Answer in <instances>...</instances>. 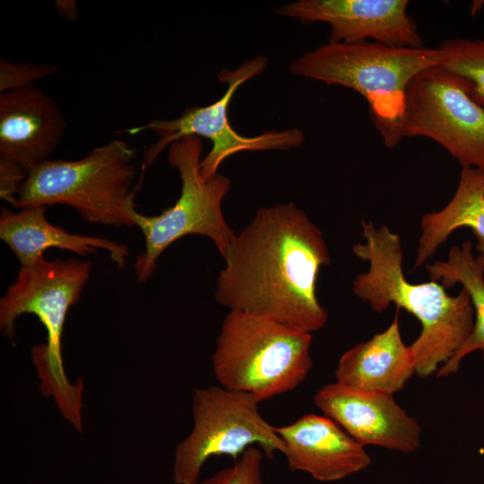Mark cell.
<instances>
[{
	"label": "cell",
	"instance_id": "9c48e42d",
	"mask_svg": "<svg viewBox=\"0 0 484 484\" xmlns=\"http://www.w3.org/2000/svg\"><path fill=\"white\" fill-rule=\"evenodd\" d=\"M402 137L429 138L462 168L484 170V108L471 98L467 83L440 65L409 82L401 118Z\"/></svg>",
	"mask_w": 484,
	"mask_h": 484
},
{
	"label": "cell",
	"instance_id": "7a4b0ae2",
	"mask_svg": "<svg viewBox=\"0 0 484 484\" xmlns=\"http://www.w3.org/2000/svg\"><path fill=\"white\" fill-rule=\"evenodd\" d=\"M364 242L357 243L355 255L368 262V270L358 274L353 293L382 313L392 303L413 315L421 332L410 345L415 374L427 377L437 372L462 346L474 325V309L468 292L447 294L436 281L410 282L403 272V250L399 235L387 226L362 220Z\"/></svg>",
	"mask_w": 484,
	"mask_h": 484
},
{
	"label": "cell",
	"instance_id": "6da1fadb",
	"mask_svg": "<svg viewBox=\"0 0 484 484\" xmlns=\"http://www.w3.org/2000/svg\"><path fill=\"white\" fill-rule=\"evenodd\" d=\"M222 257L214 297L229 311L309 333L325 325L328 314L318 301L316 282L330 254L319 227L295 203L258 209Z\"/></svg>",
	"mask_w": 484,
	"mask_h": 484
},
{
	"label": "cell",
	"instance_id": "e0dca14e",
	"mask_svg": "<svg viewBox=\"0 0 484 484\" xmlns=\"http://www.w3.org/2000/svg\"><path fill=\"white\" fill-rule=\"evenodd\" d=\"M461 228L474 234L478 255L484 259V170L462 168L456 190L448 203L420 220L415 266L424 265L448 237Z\"/></svg>",
	"mask_w": 484,
	"mask_h": 484
},
{
	"label": "cell",
	"instance_id": "7402d4cb",
	"mask_svg": "<svg viewBox=\"0 0 484 484\" xmlns=\"http://www.w3.org/2000/svg\"><path fill=\"white\" fill-rule=\"evenodd\" d=\"M28 174L19 167L0 160V196L15 207Z\"/></svg>",
	"mask_w": 484,
	"mask_h": 484
},
{
	"label": "cell",
	"instance_id": "ac0fdd59",
	"mask_svg": "<svg viewBox=\"0 0 484 484\" xmlns=\"http://www.w3.org/2000/svg\"><path fill=\"white\" fill-rule=\"evenodd\" d=\"M425 269L431 280L439 281L445 289L462 284L474 309V325L470 336L437 370L436 376L444 377L458 371L461 361L471 352L480 350L484 358V259L473 255L472 244L466 240L460 246H452L445 261L427 264Z\"/></svg>",
	"mask_w": 484,
	"mask_h": 484
},
{
	"label": "cell",
	"instance_id": "8992f818",
	"mask_svg": "<svg viewBox=\"0 0 484 484\" xmlns=\"http://www.w3.org/2000/svg\"><path fill=\"white\" fill-rule=\"evenodd\" d=\"M312 334L271 318L230 310L212 356L220 386L264 402L296 389L312 367Z\"/></svg>",
	"mask_w": 484,
	"mask_h": 484
},
{
	"label": "cell",
	"instance_id": "8fae6325",
	"mask_svg": "<svg viewBox=\"0 0 484 484\" xmlns=\"http://www.w3.org/2000/svg\"><path fill=\"white\" fill-rule=\"evenodd\" d=\"M407 0H298L276 13L304 23L331 26L329 43L379 44L421 48L423 40L414 20L407 13Z\"/></svg>",
	"mask_w": 484,
	"mask_h": 484
},
{
	"label": "cell",
	"instance_id": "9a60e30c",
	"mask_svg": "<svg viewBox=\"0 0 484 484\" xmlns=\"http://www.w3.org/2000/svg\"><path fill=\"white\" fill-rule=\"evenodd\" d=\"M46 206L30 205L14 212L3 208L0 216V238L13 252L21 267L33 264L44 257V251L58 248L86 256L98 249L108 253L111 261L121 269L126 265V246L100 237L67 232L51 224L46 217Z\"/></svg>",
	"mask_w": 484,
	"mask_h": 484
},
{
	"label": "cell",
	"instance_id": "3957f363",
	"mask_svg": "<svg viewBox=\"0 0 484 484\" xmlns=\"http://www.w3.org/2000/svg\"><path fill=\"white\" fill-rule=\"evenodd\" d=\"M92 263L78 258L48 261L44 257L21 267L15 281L0 298V329L13 340L14 322L23 314L35 315L47 331V342L35 345L31 360L39 389L54 399L63 418L82 433L83 382L67 377L62 355V336L70 307L81 298Z\"/></svg>",
	"mask_w": 484,
	"mask_h": 484
},
{
	"label": "cell",
	"instance_id": "2e32d148",
	"mask_svg": "<svg viewBox=\"0 0 484 484\" xmlns=\"http://www.w3.org/2000/svg\"><path fill=\"white\" fill-rule=\"evenodd\" d=\"M413 374L412 352L402 341L398 315L385 331L346 350L335 369L336 382L345 386L391 395Z\"/></svg>",
	"mask_w": 484,
	"mask_h": 484
},
{
	"label": "cell",
	"instance_id": "603a6c76",
	"mask_svg": "<svg viewBox=\"0 0 484 484\" xmlns=\"http://www.w3.org/2000/svg\"><path fill=\"white\" fill-rule=\"evenodd\" d=\"M60 15L68 20L73 21L76 18L77 4L75 1H56Z\"/></svg>",
	"mask_w": 484,
	"mask_h": 484
},
{
	"label": "cell",
	"instance_id": "d6986e66",
	"mask_svg": "<svg viewBox=\"0 0 484 484\" xmlns=\"http://www.w3.org/2000/svg\"><path fill=\"white\" fill-rule=\"evenodd\" d=\"M437 48L439 65L462 78L471 98L484 108V39H450Z\"/></svg>",
	"mask_w": 484,
	"mask_h": 484
},
{
	"label": "cell",
	"instance_id": "30bf717a",
	"mask_svg": "<svg viewBox=\"0 0 484 484\" xmlns=\"http://www.w3.org/2000/svg\"><path fill=\"white\" fill-rule=\"evenodd\" d=\"M267 65L266 56H257L244 62L235 71L223 69L218 78L220 82L228 83V89L217 101L186 108L177 118L154 119L144 125L128 129L127 133L132 135L151 130L160 137L145 152V164H152L167 146L187 135L205 137L212 142V149L201 161V173L205 178L219 173L221 163L240 151L287 150L300 146L305 136L298 128L245 136L235 131L229 121V106L238 88L262 73Z\"/></svg>",
	"mask_w": 484,
	"mask_h": 484
},
{
	"label": "cell",
	"instance_id": "44dd1931",
	"mask_svg": "<svg viewBox=\"0 0 484 484\" xmlns=\"http://www.w3.org/2000/svg\"><path fill=\"white\" fill-rule=\"evenodd\" d=\"M58 67L48 64L13 62L0 57V93L31 87L35 82L49 76Z\"/></svg>",
	"mask_w": 484,
	"mask_h": 484
},
{
	"label": "cell",
	"instance_id": "52a82bcc",
	"mask_svg": "<svg viewBox=\"0 0 484 484\" xmlns=\"http://www.w3.org/2000/svg\"><path fill=\"white\" fill-rule=\"evenodd\" d=\"M203 143L200 137L187 135L169 146L168 162L179 173L180 195L176 203L155 216L136 210L132 215L144 237V251L136 256L134 271L139 283L150 279L157 260L172 243L188 235L210 238L221 256L236 233L227 223L222 202L229 194L230 179L217 173L205 178L201 173Z\"/></svg>",
	"mask_w": 484,
	"mask_h": 484
},
{
	"label": "cell",
	"instance_id": "7c38bea8",
	"mask_svg": "<svg viewBox=\"0 0 484 484\" xmlns=\"http://www.w3.org/2000/svg\"><path fill=\"white\" fill-rule=\"evenodd\" d=\"M314 402L363 446L409 453L419 445L420 426L399 406L393 395L335 382L324 385L315 394Z\"/></svg>",
	"mask_w": 484,
	"mask_h": 484
},
{
	"label": "cell",
	"instance_id": "cb8c5ba5",
	"mask_svg": "<svg viewBox=\"0 0 484 484\" xmlns=\"http://www.w3.org/2000/svg\"><path fill=\"white\" fill-rule=\"evenodd\" d=\"M484 8V0H476L473 1L470 12L471 15H475L477 13L481 11Z\"/></svg>",
	"mask_w": 484,
	"mask_h": 484
},
{
	"label": "cell",
	"instance_id": "ba28073f",
	"mask_svg": "<svg viewBox=\"0 0 484 484\" xmlns=\"http://www.w3.org/2000/svg\"><path fill=\"white\" fill-rule=\"evenodd\" d=\"M258 399L246 393L212 385L195 388L192 401L194 427L174 452L175 484H199L201 471L212 456L238 460L257 445L267 458L283 453L284 444L260 414Z\"/></svg>",
	"mask_w": 484,
	"mask_h": 484
},
{
	"label": "cell",
	"instance_id": "ffe728a7",
	"mask_svg": "<svg viewBox=\"0 0 484 484\" xmlns=\"http://www.w3.org/2000/svg\"><path fill=\"white\" fill-rule=\"evenodd\" d=\"M263 452L252 446L236 462L201 480L199 484H264L262 477Z\"/></svg>",
	"mask_w": 484,
	"mask_h": 484
},
{
	"label": "cell",
	"instance_id": "277c9868",
	"mask_svg": "<svg viewBox=\"0 0 484 484\" xmlns=\"http://www.w3.org/2000/svg\"><path fill=\"white\" fill-rule=\"evenodd\" d=\"M438 48H403L365 41L328 43L303 54L290 65L298 76L340 85L361 95L387 148L402 140L405 90L419 72L439 65Z\"/></svg>",
	"mask_w": 484,
	"mask_h": 484
},
{
	"label": "cell",
	"instance_id": "4fadbf2b",
	"mask_svg": "<svg viewBox=\"0 0 484 484\" xmlns=\"http://www.w3.org/2000/svg\"><path fill=\"white\" fill-rule=\"evenodd\" d=\"M66 124L57 103L35 87L0 93V160L27 174L56 150Z\"/></svg>",
	"mask_w": 484,
	"mask_h": 484
},
{
	"label": "cell",
	"instance_id": "5b68a950",
	"mask_svg": "<svg viewBox=\"0 0 484 484\" xmlns=\"http://www.w3.org/2000/svg\"><path fill=\"white\" fill-rule=\"evenodd\" d=\"M135 159L133 147L115 139L79 160H47L29 172L14 208L61 204L91 223L135 228Z\"/></svg>",
	"mask_w": 484,
	"mask_h": 484
},
{
	"label": "cell",
	"instance_id": "5bb4252c",
	"mask_svg": "<svg viewBox=\"0 0 484 484\" xmlns=\"http://www.w3.org/2000/svg\"><path fill=\"white\" fill-rule=\"evenodd\" d=\"M275 431L283 441L290 468L316 480H340L371 464L365 446L325 415L305 414Z\"/></svg>",
	"mask_w": 484,
	"mask_h": 484
}]
</instances>
